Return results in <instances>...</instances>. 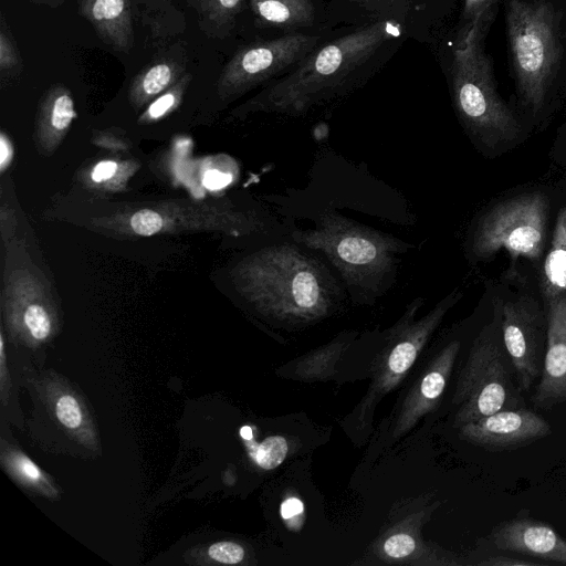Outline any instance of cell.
Instances as JSON below:
<instances>
[{"label": "cell", "instance_id": "cell-1", "mask_svg": "<svg viewBox=\"0 0 566 566\" xmlns=\"http://www.w3.org/2000/svg\"><path fill=\"white\" fill-rule=\"evenodd\" d=\"M502 4L516 98L533 118H541L566 97V0Z\"/></svg>", "mask_w": 566, "mask_h": 566}, {"label": "cell", "instance_id": "cell-2", "mask_svg": "<svg viewBox=\"0 0 566 566\" xmlns=\"http://www.w3.org/2000/svg\"><path fill=\"white\" fill-rule=\"evenodd\" d=\"M398 33V23L378 21L313 50L293 72L251 99L248 111L305 114L311 107L340 94L376 52Z\"/></svg>", "mask_w": 566, "mask_h": 566}, {"label": "cell", "instance_id": "cell-3", "mask_svg": "<svg viewBox=\"0 0 566 566\" xmlns=\"http://www.w3.org/2000/svg\"><path fill=\"white\" fill-rule=\"evenodd\" d=\"M497 0L483 2L462 29L451 61L454 109L468 134L485 144L515 140L522 133L516 113L501 98L485 39Z\"/></svg>", "mask_w": 566, "mask_h": 566}, {"label": "cell", "instance_id": "cell-4", "mask_svg": "<svg viewBox=\"0 0 566 566\" xmlns=\"http://www.w3.org/2000/svg\"><path fill=\"white\" fill-rule=\"evenodd\" d=\"M244 290L279 318L313 319L328 313L339 287L328 269L294 244H275L242 268Z\"/></svg>", "mask_w": 566, "mask_h": 566}, {"label": "cell", "instance_id": "cell-5", "mask_svg": "<svg viewBox=\"0 0 566 566\" xmlns=\"http://www.w3.org/2000/svg\"><path fill=\"white\" fill-rule=\"evenodd\" d=\"M291 238L322 252L354 292H376L394 270L398 255L412 244L390 233L327 211L315 229L295 230Z\"/></svg>", "mask_w": 566, "mask_h": 566}, {"label": "cell", "instance_id": "cell-6", "mask_svg": "<svg viewBox=\"0 0 566 566\" xmlns=\"http://www.w3.org/2000/svg\"><path fill=\"white\" fill-rule=\"evenodd\" d=\"M504 349L501 315L496 314L476 337L460 379L461 426L500 410L521 408V388L513 380L514 368Z\"/></svg>", "mask_w": 566, "mask_h": 566}, {"label": "cell", "instance_id": "cell-7", "mask_svg": "<svg viewBox=\"0 0 566 566\" xmlns=\"http://www.w3.org/2000/svg\"><path fill=\"white\" fill-rule=\"evenodd\" d=\"M549 200L539 192L499 202L478 222L472 252L486 258L505 248L513 255L537 259L546 242Z\"/></svg>", "mask_w": 566, "mask_h": 566}, {"label": "cell", "instance_id": "cell-8", "mask_svg": "<svg viewBox=\"0 0 566 566\" xmlns=\"http://www.w3.org/2000/svg\"><path fill=\"white\" fill-rule=\"evenodd\" d=\"M318 36L287 34L240 49L227 63L218 81L221 96L240 95L301 62L317 45Z\"/></svg>", "mask_w": 566, "mask_h": 566}, {"label": "cell", "instance_id": "cell-9", "mask_svg": "<svg viewBox=\"0 0 566 566\" xmlns=\"http://www.w3.org/2000/svg\"><path fill=\"white\" fill-rule=\"evenodd\" d=\"M501 331L516 381L521 390L527 391L542 373L547 316L535 298L520 296L503 305Z\"/></svg>", "mask_w": 566, "mask_h": 566}, {"label": "cell", "instance_id": "cell-10", "mask_svg": "<svg viewBox=\"0 0 566 566\" xmlns=\"http://www.w3.org/2000/svg\"><path fill=\"white\" fill-rule=\"evenodd\" d=\"M552 433L551 424L525 408L504 409L462 426L471 443L491 451L514 450Z\"/></svg>", "mask_w": 566, "mask_h": 566}, {"label": "cell", "instance_id": "cell-11", "mask_svg": "<svg viewBox=\"0 0 566 566\" xmlns=\"http://www.w3.org/2000/svg\"><path fill=\"white\" fill-rule=\"evenodd\" d=\"M547 304L545 355L541 379L532 397L534 407L543 410L566 401V294Z\"/></svg>", "mask_w": 566, "mask_h": 566}, {"label": "cell", "instance_id": "cell-12", "mask_svg": "<svg viewBox=\"0 0 566 566\" xmlns=\"http://www.w3.org/2000/svg\"><path fill=\"white\" fill-rule=\"evenodd\" d=\"M491 542L501 551L566 565V538L545 522L513 518L491 532Z\"/></svg>", "mask_w": 566, "mask_h": 566}, {"label": "cell", "instance_id": "cell-13", "mask_svg": "<svg viewBox=\"0 0 566 566\" xmlns=\"http://www.w3.org/2000/svg\"><path fill=\"white\" fill-rule=\"evenodd\" d=\"M78 11L113 50L126 53L132 49L134 30L130 0H78Z\"/></svg>", "mask_w": 566, "mask_h": 566}, {"label": "cell", "instance_id": "cell-14", "mask_svg": "<svg viewBox=\"0 0 566 566\" xmlns=\"http://www.w3.org/2000/svg\"><path fill=\"white\" fill-rule=\"evenodd\" d=\"M546 302L566 294V206L557 217L541 281Z\"/></svg>", "mask_w": 566, "mask_h": 566}, {"label": "cell", "instance_id": "cell-15", "mask_svg": "<svg viewBox=\"0 0 566 566\" xmlns=\"http://www.w3.org/2000/svg\"><path fill=\"white\" fill-rule=\"evenodd\" d=\"M256 19L264 25L294 28L310 25L314 19L311 0H250Z\"/></svg>", "mask_w": 566, "mask_h": 566}, {"label": "cell", "instance_id": "cell-16", "mask_svg": "<svg viewBox=\"0 0 566 566\" xmlns=\"http://www.w3.org/2000/svg\"><path fill=\"white\" fill-rule=\"evenodd\" d=\"M184 74V67L175 60H156L136 74L130 85V96L135 102L144 103L159 96Z\"/></svg>", "mask_w": 566, "mask_h": 566}, {"label": "cell", "instance_id": "cell-17", "mask_svg": "<svg viewBox=\"0 0 566 566\" xmlns=\"http://www.w3.org/2000/svg\"><path fill=\"white\" fill-rule=\"evenodd\" d=\"M44 112L48 115L49 124L54 130H65L75 117L71 92L62 84L52 86L45 99Z\"/></svg>", "mask_w": 566, "mask_h": 566}, {"label": "cell", "instance_id": "cell-18", "mask_svg": "<svg viewBox=\"0 0 566 566\" xmlns=\"http://www.w3.org/2000/svg\"><path fill=\"white\" fill-rule=\"evenodd\" d=\"M249 455L260 468L272 470L279 467L287 454V441L281 436H271L261 443L253 438L245 441Z\"/></svg>", "mask_w": 566, "mask_h": 566}, {"label": "cell", "instance_id": "cell-19", "mask_svg": "<svg viewBox=\"0 0 566 566\" xmlns=\"http://www.w3.org/2000/svg\"><path fill=\"white\" fill-rule=\"evenodd\" d=\"M23 63L12 36L11 30L3 15L0 19V76L3 82L20 75Z\"/></svg>", "mask_w": 566, "mask_h": 566}, {"label": "cell", "instance_id": "cell-20", "mask_svg": "<svg viewBox=\"0 0 566 566\" xmlns=\"http://www.w3.org/2000/svg\"><path fill=\"white\" fill-rule=\"evenodd\" d=\"M6 462L10 471L24 484L39 488L50 494L55 493L41 469L23 453L10 452Z\"/></svg>", "mask_w": 566, "mask_h": 566}, {"label": "cell", "instance_id": "cell-21", "mask_svg": "<svg viewBox=\"0 0 566 566\" xmlns=\"http://www.w3.org/2000/svg\"><path fill=\"white\" fill-rule=\"evenodd\" d=\"M208 23L217 29L228 28L240 12L243 0H197Z\"/></svg>", "mask_w": 566, "mask_h": 566}, {"label": "cell", "instance_id": "cell-22", "mask_svg": "<svg viewBox=\"0 0 566 566\" xmlns=\"http://www.w3.org/2000/svg\"><path fill=\"white\" fill-rule=\"evenodd\" d=\"M191 78L190 73H185L171 87L161 93L147 108L146 114L151 119H157L170 112L179 102L184 91Z\"/></svg>", "mask_w": 566, "mask_h": 566}, {"label": "cell", "instance_id": "cell-23", "mask_svg": "<svg viewBox=\"0 0 566 566\" xmlns=\"http://www.w3.org/2000/svg\"><path fill=\"white\" fill-rule=\"evenodd\" d=\"M23 321L30 335L38 342L46 339L51 334L50 316L45 308L39 304H32L27 307Z\"/></svg>", "mask_w": 566, "mask_h": 566}, {"label": "cell", "instance_id": "cell-24", "mask_svg": "<svg viewBox=\"0 0 566 566\" xmlns=\"http://www.w3.org/2000/svg\"><path fill=\"white\" fill-rule=\"evenodd\" d=\"M55 416L61 424L75 430L83 423V412L77 399L69 394L62 395L55 402Z\"/></svg>", "mask_w": 566, "mask_h": 566}, {"label": "cell", "instance_id": "cell-25", "mask_svg": "<svg viewBox=\"0 0 566 566\" xmlns=\"http://www.w3.org/2000/svg\"><path fill=\"white\" fill-rule=\"evenodd\" d=\"M164 224L160 214L150 209H142L135 212L130 219V226L136 234L149 237L157 233Z\"/></svg>", "mask_w": 566, "mask_h": 566}, {"label": "cell", "instance_id": "cell-26", "mask_svg": "<svg viewBox=\"0 0 566 566\" xmlns=\"http://www.w3.org/2000/svg\"><path fill=\"white\" fill-rule=\"evenodd\" d=\"M209 557L222 564H239L244 558V549L234 542L222 541L208 548Z\"/></svg>", "mask_w": 566, "mask_h": 566}, {"label": "cell", "instance_id": "cell-27", "mask_svg": "<svg viewBox=\"0 0 566 566\" xmlns=\"http://www.w3.org/2000/svg\"><path fill=\"white\" fill-rule=\"evenodd\" d=\"M415 539L405 533L390 536L384 544L385 553L392 558L406 557L413 552Z\"/></svg>", "mask_w": 566, "mask_h": 566}, {"label": "cell", "instance_id": "cell-28", "mask_svg": "<svg viewBox=\"0 0 566 566\" xmlns=\"http://www.w3.org/2000/svg\"><path fill=\"white\" fill-rule=\"evenodd\" d=\"M544 562H535L531 559H526L525 557H512V556H491L486 560L480 563V565L488 566H534V565H543Z\"/></svg>", "mask_w": 566, "mask_h": 566}, {"label": "cell", "instance_id": "cell-29", "mask_svg": "<svg viewBox=\"0 0 566 566\" xmlns=\"http://www.w3.org/2000/svg\"><path fill=\"white\" fill-rule=\"evenodd\" d=\"M232 180L230 174L217 169L206 171L202 178L203 186L209 190H219L228 186Z\"/></svg>", "mask_w": 566, "mask_h": 566}, {"label": "cell", "instance_id": "cell-30", "mask_svg": "<svg viewBox=\"0 0 566 566\" xmlns=\"http://www.w3.org/2000/svg\"><path fill=\"white\" fill-rule=\"evenodd\" d=\"M116 170V163L112 160L101 161L94 167L92 171V179L96 182L107 180L115 175Z\"/></svg>", "mask_w": 566, "mask_h": 566}, {"label": "cell", "instance_id": "cell-31", "mask_svg": "<svg viewBox=\"0 0 566 566\" xmlns=\"http://www.w3.org/2000/svg\"><path fill=\"white\" fill-rule=\"evenodd\" d=\"M280 512L284 520L301 515L304 512L303 502L294 496L289 497L282 502Z\"/></svg>", "mask_w": 566, "mask_h": 566}, {"label": "cell", "instance_id": "cell-32", "mask_svg": "<svg viewBox=\"0 0 566 566\" xmlns=\"http://www.w3.org/2000/svg\"><path fill=\"white\" fill-rule=\"evenodd\" d=\"M13 151L9 139L4 135L0 137V167L3 170L11 161Z\"/></svg>", "mask_w": 566, "mask_h": 566}, {"label": "cell", "instance_id": "cell-33", "mask_svg": "<svg viewBox=\"0 0 566 566\" xmlns=\"http://www.w3.org/2000/svg\"><path fill=\"white\" fill-rule=\"evenodd\" d=\"M240 436L241 438L247 441L253 438L252 429L250 426H243L240 429Z\"/></svg>", "mask_w": 566, "mask_h": 566}, {"label": "cell", "instance_id": "cell-34", "mask_svg": "<svg viewBox=\"0 0 566 566\" xmlns=\"http://www.w3.org/2000/svg\"><path fill=\"white\" fill-rule=\"evenodd\" d=\"M36 3L46 4L49 7H57L60 6L64 0H32Z\"/></svg>", "mask_w": 566, "mask_h": 566}, {"label": "cell", "instance_id": "cell-35", "mask_svg": "<svg viewBox=\"0 0 566 566\" xmlns=\"http://www.w3.org/2000/svg\"><path fill=\"white\" fill-rule=\"evenodd\" d=\"M350 1H369V0H350Z\"/></svg>", "mask_w": 566, "mask_h": 566}]
</instances>
